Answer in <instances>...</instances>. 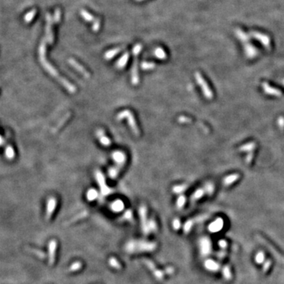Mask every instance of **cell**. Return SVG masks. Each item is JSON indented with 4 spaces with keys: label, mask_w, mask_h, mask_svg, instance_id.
I'll list each match as a JSON object with an SVG mask.
<instances>
[{
    "label": "cell",
    "mask_w": 284,
    "mask_h": 284,
    "mask_svg": "<svg viewBox=\"0 0 284 284\" xmlns=\"http://www.w3.org/2000/svg\"><path fill=\"white\" fill-rule=\"evenodd\" d=\"M96 178H97V182H98L99 186H100L101 194L103 196H106V195L109 194L112 192V189H110L106 185L104 176H103V175L100 171H97V172H96Z\"/></svg>",
    "instance_id": "52a82bcc"
},
{
    "label": "cell",
    "mask_w": 284,
    "mask_h": 284,
    "mask_svg": "<svg viewBox=\"0 0 284 284\" xmlns=\"http://www.w3.org/2000/svg\"><path fill=\"white\" fill-rule=\"evenodd\" d=\"M186 189H187V185L186 184L177 185V186L173 187V191L175 192V193H181L184 192Z\"/></svg>",
    "instance_id": "f1b7e54d"
},
{
    "label": "cell",
    "mask_w": 284,
    "mask_h": 284,
    "mask_svg": "<svg viewBox=\"0 0 284 284\" xmlns=\"http://www.w3.org/2000/svg\"><path fill=\"white\" fill-rule=\"evenodd\" d=\"M204 191L206 192L208 194L211 195V194H212L213 191H214V186H213L212 183H211V182L207 183V184L205 185V188H204Z\"/></svg>",
    "instance_id": "d590c367"
},
{
    "label": "cell",
    "mask_w": 284,
    "mask_h": 284,
    "mask_svg": "<svg viewBox=\"0 0 284 284\" xmlns=\"http://www.w3.org/2000/svg\"><path fill=\"white\" fill-rule=\"evenodd\" d=\"M60 18H61V11H60V10L57 9V10H55V14H54V22L58 23L60 21Z\"/></svg>",
    "instance_id": "b9f144b4"
},
{
    "label": "cell",
    "mask_w": 284,
    "mask_h": 284,
    "mask_svg": "<svg viewBox=\"0 0 284 284\" xmlns=\"http://www.w3.org/2000/svg\"><path fill=\"white\" fill-rule=\"evenodd\" d=\"M156 248V244L144 241H130L126 246V251L129 253L136 252H152Z\"/></svg>",
    "instance_id": "6da1fadb"
},
{
    "label": "cell",
    "mask_w": 284,
    "mask_h": 284,
    "mask_svg": "<svg viewBox=\"0 0 284 284\" xmlns=\"http://www.w3.org/2000/svg\"><path fill=\"white\" fill-rule=\"evenodd\" d=\"M96 135H97V138L99 139L100 143L105 147H109L112 144V141L107 137L105 135L104 131L103 130H97V132H96Z\"/></svg>",
    "instance_id": "5bb4252c"
},
{
    "label": "cell",
    "mask_w": 284,
    "mask_h": 284,
    "mask_svg": "<svg viewBox=\"0 0 284 284\" xmlns=\"http://www.w3.org/2000/svg\"><path fill=\"white\" fill-rule=\"evenodd\" d=\"M255 147H256L255 143H253V142H249V143L246 144V145H244L243 146H242L241 148H240V150L243 152H252L253 151Z\"/></svg>",
    "instance_id": "4316f807"
},
{
    "label": "cell",
    "mask_w": 284,
    "mask_h": 284,
    "mask_svg": "<svg viewBox=\"0 0 284 284\" xmlns=\"http://www.w3.org/2000/svg\"><path fill=\"white\" fill-rule=\"evenodd\" d=\"M186 204V197L184 195H181L178 197V200H177V207L178 209H181Z\"/></svg>",
    "instance_id": "d6a6232c"
},
{
    "label": "cell",
    "mask_w": 284,
    "mask_h": 284,
    "mask_svg": "<svg viewBox=\"0 0 284 284\" xmlns=\"http://www.w3.org/2000/svg\"><path fill=\"white\" fill-rule=\"evenodd\" d=\"M112 210L115 212H120L124 209V203L121 200H116L111 205Z\"/></svg>",
    "instance_id": "ac0fdd59"
},
{
    "label": "cell",
    "mask_w": 284,
    "mask_h": 284,
    "mask_svg": "<svg viewBox=\"0 0 284 284\" xmlns=\"http://www.w3.org/2000/svg\"><path fill=\"white\" fill-rule=\"evenodd\" d=\"M25 249H26L27 251H28L29 252H31V253H33V254L36 255L37 257L40 258V259L42 260H43L46 257V254H45L43 251L39 250V249H35V248H32L31 247V246H26V247H25Z\"/></svg>",
    "instance_id": "d6986e66"
},
{
    "label": "cell",
    "mask_w": 284,
    "mask_h": 284,
    "mask_svg": "<svg viewBox=\"0 0 284 284\" xmlns=\"http://www.w3.org/2000/svg\"><path fill=\"white\" fill-rule=\"evenodd\" d=\"M139 214L141 217V224H142V229H143L145 234H148L150 230L148 228V223H147V208L145 205H141L139 208Z\"/></svg>",
    "instance_id": "ba28073f"
},
{
    "label": "cell",
    "mask_w": 284,
    "mask_h": 284,
    "mask_svg": "<svg viewBox=\"0 0 284 284\" xmlns=\"http://www.w3.org/2000/svg\"><path fill=\"white\" fill-rule=\"evenodd\" d=\"M178 121L182 123H187L190 122H191V119L186 116H180L179 118H178Z\"/></svg>",
    "instance_id": "f6af8a7d"
},
{
    "label": "cell",
    "mask_w": 284,
    "mask_h": 284,
    "mask_svg": "<svg viewBox=\"0 0 284 284\" xmlns=\"http://www.w3.org/2000/svg\"><path fill=\"white\" fill-rule=\"evenodd\" d=\"M137 1H142V0H137Z\"/></svg>",
    "instance_id": "f907efd6"
},
{
    "label": "cell",
    "mask_w": 284,
    "mask_h": 284,
    "mask_svg": "<svg viewBox=\"0 0 284 284\" xmlns=\"http://www.w3.org/2000/svg\"><path fill=\"white\" fill-rule=\"evenodd\" d=\"M154 54L155 55H156V58H160V59L163 60L166 59L167 58L166 52H165V51L163 50V48H161V47H157V48H156Z\"/></svg>",
    "instance_id": "484cf974"
},
{
    "label": "cell",
    "mask_w": 284,
    "mask_h": 284,
    "mask_svg": "<svg viewBox=\"0 0 284 284\" xmlns=\"http://www.w3.org/2000/svg\"><path fill=\"white\" fill-rule=\"evenodd\" d=\"M204 192L205 191H204V189H198L197 191L194 192V193H193V196H192V201H197V200H199L200 198L202 197L203 195H204Z\"/></svg>",
    "instance_id": "83f0119b"
},
{
    "label": "cell",
    "mask_w": 284,
    "mask_h": 284,
    "mask_svg": "<svg viewBox=\"0 0 284 284\" xmlns=\"http://www.w3.org/2000/svg\"><path fill=\"white\" fill-rule=\"evenodd\" d=\"M144 263H145V265H146L151 271L153 272L154 270H156V266H155V264H153L151 261H149V260H144Z\"/></svg>",
    "instance_id": "60d3db41"
},
{
    "label": "cell",
    "mask_w": 284,
    "mask_h": 284,
    "mask_svg": "<svg viewBox=\"0 0 284 284\" xmlns=\"http://www.w3.org/2000/svg\"><path fill=\"white\" fill-rule=\"evenodd\" d=\"M123 217H124V219H126V220H131L132 218H133V213H132L131 210H127V211L125 212Z\"/></svg>",
    "instance_id": "ee69618b"
},
{
    "label": "cell",
    "mask_w": 284,
    "mask_h": 284,
    "mask_svg": "<svg viewBox=\"0 0 284 284\" xmlns=\"http://www.w3.org/2000/svg\"><path fill=\"white\" fill-rule=\"evenodd\" d=\"M251 34H252V36H253L257 40H260L265 47H267V48L268 49L270 48V39L267 36H266L265 34L260 33V32H252Z\"/></svg>",
    "instance_id": "9a60e30c"
},
{
    "label": "cell",
    "mask_w": 284,
    "mask_h": 284,
    "mask_svg": "<svg viewBox=\"0 0 284 284\" xmlns=\"http://www.w3.org/2000/svg\"><path fill=\"white\" fill-rule=\"evenodd\" d=\"M68 62L71 67H73V68L77 70V71L79 72V73H80L81 74L83 75L85 77H86V78L89 77H90L89 72L87 71L86 69H85L83 66L81 65L80 63L78 62L77 61H76V60L73 59V58H70V59L68 60Z\"/></svg>",
    "instance_id": "30bf717a"
},
{
    "label": "cell",
    "mask_w": 284,
    "mask_h": 284,
    "mask_svg": "<svg viewBox=\"0 0 284 284\" xmlns=\"http://www.w3.org/2000/svg\"><path fill=\"white\" fill-rule=\"evenodd\" d=\"M86 197L87 199H88V201H94V200H96L98 197V192H97L95 189H88L86 193Z\"/></svg>",
    "instance_id": "cb8c5ba5"
},
{
    "label": "cell",
    "mask_w": 284,
    "mask_h": 284,
    "mask_svg": "<svg viewBox=\"0 0 284 284\" xmlns=\"http://www.w3.org/2000/svg\"><path fill=\"white\" fill-rule=\"evenodd\" d=\"M141 49H142V46L140 43H137L134 46V47L133 48V54L134 56V61L133 63V67H132L131 70V83L133 85H137L139 84L140 79L139 76H138V59L137 57L139 55L140 52H141Z\"/></svg>",
    "instance_id": "277c9868"
},
{
    "label": "cell",
    "mask_w": 284,
    "mask_h": 284,
    "mask_svg": "<svg viewBox=\"0 0 284 284\" xmlns=\"http://www.w3.org/2000/svg\"><path fill=\"white\" fill-rule=\"evenodd\" d=\"M87 216H88V212H87L86 211L80 213V214H78L77 216H75L74 218H73V219L70 220V222H69V223H73V222H75V221L78 220V219H83V218L86 217Z\"/></svg>",
    "instance_id": "8d00e7d4"
},
{
    "label": "cell",
    "mask_w": 284,
    "mask_h": 284,
    "mask_svg": "<svg viewBox=\"0 0 284 284\" xmlns=\"http://www.w3.org/2000/svg\"><path fill=\"white\" fill-rule=\"evenodd\" d=\"M121 170H122V167H118V166H116V165H115V167H111L109 169V176L111 177V178L114 179V178H115L117 176H118V175L119 174V172Z\"/></svg>",
    "instance_id": "d4e9b609"
},
{
    "label": "cell",
    "mask_w": 284,
    "mask_h": 284,
    "mask_svg": "<svg viewBox=\"0 0 284 284\" xmlns=\"http://www.w3.org/2000/svg\"><path fill=\"white\" fill-rule=\"evenodd\" d=\"M5 152H6V156H7L8 159H13L14 157V150L13 148H12L11 146L8 145L7 148H5Z\"/></svg>",
    "instance_id": "1f68e13d"
},
{
    "label": "cell",
    "mask_w": 284,
    "mask_h": 284,
    "mask_svg": "<svg viewBox=\"0 0 284 284\" xmlns=\"http://www.w3.org/2000/svg\"><path fill=\"white\" fill-rule=\"evenodd\" d=\"M82 263L79 262V261H76L73 264H72V265L70 266V267L69 268V271L70 272H77L78 271L79 269H81V267H82Z\"/></svg>",
    "instance_id": "e575fe53"
},
{
    "label": "cell",
    "mask_w": 284,
    "mask_h": 284,
    "mask_svg": "<svg viewBox=\"0 0 284 284\" xmlns=\"http://www.w3.org/2000/svg\"><path fill=\"white\" fill-rule=\"evenodd\" d=\"M205 267H206L208 270H210V271H216L219 268V264H217L215 261H212V260H208V261H205Z\"/></svg>",
    "instance_id": "603a6c76"
},
{
    "label": "cell",
    "mask_w": 284,
    "mask_h": 284,
    "mask_svg": "<svg viewBox=\"0 0 284 284\" xmlns=\"http://www.w3.org/2000/svg\"><path fill=\"white\" fill-rule=\"evenodd\" d=\"M81 16L85 19L86 22H92V30L94 32H97L100 29V18L95 17L92 14L88 12L85 10H81Z\"/></svg>",
    "instance_id": "8992f818"
},
{
    "label": "cell",
    "mask_w": 284,
    "mask_h": 284,
    "mask_svg": "<svg viewBox=\"0 0 284 284\" xmlns=\"http://www.w3.org/2000/svg\"><path fill=\"white\" fill-rule=\"evenodd\" d=\"M173 227L175 230H178L180 227H181V222L178 219H175L174 221H173Z\"/></svg>",
    "instance_id": "7bdbcfd3"
},
{
    "label": "cell",
    "mask_w": 284,
    "mask_h": 284,
    "mask_svg": "<svg viewBox=\"0 0 284 284\" xmlns=\"http://www.w3.org/2000/svg\"><path fill=\"white\" fill-rule=\"evenodd\" d=\"M262 87L264 92L267 95H270V96H276V97H280L281 95H282V92H281L280 90L272 87L267 82H264V83L262 84Z\"/></svg>",
    "instance_id": "4fadbf2b"
},
{
    "label": "cell",
    "mask_w": 284,
    "mask_h": 284,
    "mask_svg": "<svg viewBox=\"0 0 284 284\" xmlns=\"http://www.w3.org/2000/svg\"><path fill=\"white\" fill-rule=\"evenodd\" d=\"M129 58H130V55H129V53H127V52L125 53L124 55H123L122 56L121 58L118 60V62H117V65H116L117 67H118V69L124 68V67L126 66V64H127V62H128Z\"/></svg>",
    "instance_id": "ffe728a7"
},
{
    "label": "cell",
    "mask_w": 284,
    "mask_h": 284,
    "mask_svg": "<svg viewBox=\"0 0 284 284\" xmlns=\"http://www.w3.org/2000/svg\"><path fill=\"white\" fill-rule=\"evenodd\" d=\"M222 227H223V219H218L210 224V226L208 227V229L211 232H216V231H219L222 228Z\"/></svg>",
    "instance_id": "e0dca14e"
},
{
    "label": "cell",
    "mask_w": 284,
    "mask_h": 284,
    "mask_svg": "<svg viewBox=\"0 0 284 284\" xmlns=\"http://www.w3.org/2000/svg\"><path fill=\"white\" fill-rule=\"evenodd\" d=\"M165 273H167V274H172V273H174V268H173L172 267H167L166 268V270H165Z\"/></svg>",
    "instance_id": "c3c4849f"
},
{
    "label": "cell",
    "mask_w": 284,
    "mask_h": 284,
    "mask_svg": "<svg viewBox=\"0 0 284 284\" xmlns=\"http://www.w3.org/2000/svg\"><path fill=\"white\" fill-rule=\"evenodd\" d=\"M239 178V175L238 174H232L231 175H228L223 179V183L225 186H230L233 182H236Z\"/></svg>",
    "instance_id": "44dd1931"
},
{
    "label": "cell",
    "mask_w": 284,
    "mask_h": 284,
    "mask_svg": "<svg viewBox=\"0 0 284 284\" xmlns=\"http://www.w3.org/2000/svg\"><path fill=\"white\" fill-rule=\"evenodd\" d=\"M283 84H284V83H283Z\"/></svg>",
    "instance_id": "816d5d0a"
},
{
    "label": "cell",
    "mask_w": 284,
    "mask_h": 284,
    "mask_svg": "<svg viewBox=\"0 0 284 284\" xmlns=\"http://www.w3.org/2000/svg\"><path fill=\"white\" fill-rule=\"evenodd\" d=\"M223 272H223V273H224V274L226 275V277L229 278V277H230V272H229V270H228L227 268V267H226V268H225L224 271H223Z\"/></svg>",
    "instance_id": "681fc988"
},
{
    "label": "cell",
    "mask_w": 284,
    "mask_h": 284,
    "mask_svg": "<svg viewBox=\"0 0 284 284\" xmlns=\"http://www.w3.org/2000/svg\"><path fill=\"white\" fill-rule=\"evenodd\" d=\"M112 160H114L116 166L120 167L122 168L124 167L125 163L126 162V156L123 152L122 151H115L112 154Z\"/></svg>",
    "instance_id": "9c48e42d"
},
{
    "label": "cell",
    "mask_w": 284,
    "mask_h": 284,
    "mask_svg": "<svg viewBox=\"0 0 284 284\" xmlns=\"http://www.w3.org/2000/svg\"><path fill=\"white\" fill-rule=\"evenodd\" d=\"M278 125H279V128L281 130H283L284 129V118L283 117H280V118L278 119Z\"/></svg>",
    "instance_id": "bcb514c9"
},
{
    "label": "cell",
    "mask_w": 284,
    "mask_h": 284,
    "mask_svg": "<svg viewBox=\"0 0 284 284\" xmlns=\"http://www.w3.org/2000/svg\"><path fill=\"white\" fill-rule=\"evenodd\" d=\"M194 76L197 82L198 85H200L203 93H204V97H206L207 99H209V100L212 98L213 97L212 92L211 88H209L208 83H207L206 81L204 80V78L203 77L202 75H201L199 72H197V73H195Z\"/></svg>",
    "instance_id": "5b68a950"
},
{
    "label": "cell",
    "mask_w": 284,
    "mask_h": 284,
    "mask_svg": "<svg viewBox=\"0 0 284 284\" xmlns=\"http://www.w3.org/2000/svg\"><path fill=\"white\" fill-rule=\"evenodd\" d=\"M35 15H36V10H32V11H30L29 13H28L26 15H25V21L26 22H30L32 20V19H33V17Z\"/></svg>",
    "instance_id": "74e56055"
},
{
    "label": "cell",
    "mask_w": 284,
    "mask_h": 284,
    "mask_svg": "<svg viewBox=\"0 0 284 284\" xmlns=\"http://www.w3.org/2000/svg\"><path fill=\"white\" fill-rule=\"evenodd\" d=\"M201 253L203 255H208L211 250V243L208 238H202L200 242Z\"/></svg>",
    "instance_id": "2e32d148"
},
{
    "label": "cell",
    "mask_w": 284,
    "mask_h": 284,
    "mask_svg": "<svg viewBox=\"0 0 284 284\" xmlns=\"http://www.w3.org/2000/svg\"><path fill=\"white\" fill-rule=\"evenodd\" d=\"M57 201L55 197H50L47 201V211H46V219L49 220L52 218V214H53L54 211L56 207Z\"/></svg>",
    "instance_id": "8fae6325"
},
{
    "label": "cell",
    "mask_w": 284,
    "mask_h": 284,
    "mask_svg": "<svg viewBox=\"0 0 284 284\" xmlns=\"http://www.w3.org/2000/svg\"><path fill=\"white\" fill-rule=\"evenodd\" d=\"M116 118L118 121L122 120L123 118H126V119H127V122H128L129 126H130V129H131V130L133 131V133H134L136 136H139L140 130L139 128H138L137 125L134 115H133V114L130 111H129V110H124V111H122V112H119V113L118 114Z\"/></svg>",
    "instance_id": "3957f363"
},
{
    "label": "cell",
    "mask_w": 284,
    "mask_h": 284,
    "mask_svg": "<svg viewBox=\"0 0 284 284\" xmlns=\"http://www.w3.org/2000/svg\"><path fill=\"white\" fill-rule=\"evenodd\" d=\"M193 220H188L187 222L185 223L184 227H183V231H184V232L186 233V234H188L189 231H191L192 227H193Z\"/></svg>",
    "instance_id": "836d02e7"
},
{
    "label": "cell",
    "mask_w": 284,
    "mask_h": 284,
    "mask_svg": "<svg viewBox=\"0 0 284 284\" xmlns=\"http://www.w3.org/2000/svg\"><path fill=\"white\" fill-rule=\"evenodd\" d=\"M109 264H110V265L112 266V267H114V268H115V269H121L122 268L120 263L114 257L110 258Z\"/></svg>",
    "instance_id": "4dcf8cb0"
},
{
    "label": "cell",
    "mask_w": 284,
    "mask_h": 284,
    "mask_svg": "<svg viewBox=\"0 0 284 284\" xmlns=\"http://www.w3.org/2000/svg\"><path fill=\"white\" fill-rule=\"evenodd\" d=\"M156 67L155 63L153 62H143L141 63V68L145 70H153Z\"/></svg>",
    "instance_id": "f546056e"
},
{
    "label": "cell",
    "mask_w": 284,
    "mask_h": 284,
    "mask_svg": "<svg viewBox=\"0 0 284 284\" xmlns=\"http://www.w3.org/2000/svg\"><path fill=\"white\" fill-rule=\"evenodd\" d=\"M57 249V242L52 239L48 243V252H49V264L53 265L55 260V251Z\"/></svg>",
    "instance_id": "7c38bea8"
},
{
    "label": "cell",
    "mask_w": 284,
    "mask_h": 284,
    "mask_svg": "<svg viewBox=\"0 0 284 284\" xmlns=\"http://www.w3.org/2000/svg\"><path fill=\"white\" fill-rule=\"evenodd\" d=\"M236 34H237L238 38L243 42L245 52H246V55H247L248 58H254L257 55V50L252 44L249 43V38L246 36V34L240 28L236 29Z\"/></svg>",
    "instance_id": "7a4b0ae2"
},
{
    "label": "cell",
    "mask_w": 284,
    "mask_h": 284,
    "mask_svg": "<svg viewBox=\"0 0 284 284\" xmlns=\"http://www.w3.org/2000/svg\"><path fill=\"white\" fill-rule=\"evenodd\" d=\"M0 146H4L5 148L8 146V145L6 143L5 140H4V138L1 136V134H0Z\"/></svg>",
    "instance_id": "7dc6e473"
},
{
    "label": "cell",
    "mask_w": 284,
    "mask_h": 284,
    "mask_svg": "<svg viewBox=\"0 0 284 284\" xmlns=\"http://www.w3.org/2000/svg\"><path fill=\"white\" fill-rule=\"evenodd\" d=\"M148 226L150 231H156V230H157V225H156V222H155L153 219H150V220L148 221Z\"/></svg>",
    "instance_id": "ab89813d"
},
{
    "label": "cell",
    "mask_w": 284,
    "mask_h": 284,
    "mask_svg": "<svg viewBox=\"0 0 284 284\" xmlns=\"http://www.w3.org/2000/svg\"><path fill=\"white\" fill-rule=\"evenodd\" d=\"M164 273L165 272H162V271H160V270L156 269L153 271V274H154L155 277H156L157 279H159V280H162V279H163V276H164Z\"/></svg>",
    "instance_id": "f35d334b"
},
{
    "label": "cell",
    "mask_w": 284,
    "mask_h": 284,
    "mask_svg": "<svg viewBox=\"0 0 284 284\" xmlns=\"http://www.w3.org/2000/svg\"><path fill=\"white\" fill-rule=\"evenodd\" d=\"M121 50H122L121 47H116V48H114V49H112V50L108 51V52H107L104 55L105 59H107V60L112 59L113 57H115V55H118V54L121 52Z\"/></svg>",
    "instance_id": "7402d4cb"
}]
</instances>
